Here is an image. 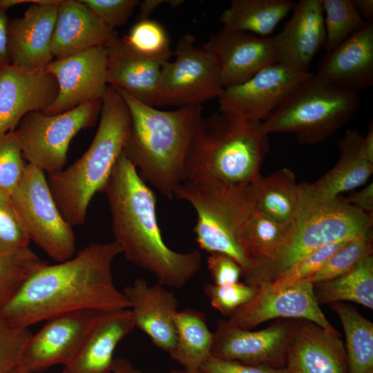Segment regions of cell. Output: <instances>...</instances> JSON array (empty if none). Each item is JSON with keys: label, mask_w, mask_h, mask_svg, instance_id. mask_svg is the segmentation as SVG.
Returning <instances> with one entry per match:
<instances>
[{"label": "cell", "mask_w": 373, "mask_h": 373, "mask_svg": "<svg viewBox=\"0 0 373 373\" xmlns=\"http://www.w3.org/2000/svg\"><path fill=\"white\" fill-rule=\"evenodd\" d=\"M122 253L115 241L94 242L66 260L46 264L0 307V317L12 326L28 327L78 310L129 309L112 274V263Z\"/></svg>", "instance_id": "obj_1"}, {"label": "cell", "mask_w": 373, "mask_h": 373, "mask_svg": "<svg viewBox=\"0 0 373 373\" xmlns=\"http://www.w3.org/2000/svg\"><path fill=\"white\" fill-rule=\"evenodd\" d=\"M115 241L126 260L153 274L158 284L182 287L200 269L198 250L180 253L168 247L156 216L155 193L124 153L103 190Z\"/></svg>", "instance_id": "obj_2"}, {"label": "cell", "mask_w": 373, "mask_h": 373, "mask_svg": "<svg viewBox=\"0 0 373 373\" xmlns=\"http://www.w3.org/2000/svg\"><path fill=\"white\" fill-rule=\"evenodd\" d=\"M117 90L131 116L124 155L145 182L171 200L184 182L186 159L203 118L202 107L197 104L162 111Z\"/></svg>", "instance_id": "obj_3"}, {"label": "cell", "mask_w": 373, "mask_h": 373, "mask_svg": "<svg viewBox=\"0 0 373 373\" xmlns=\"http://www.w3.org/2000/svg\"><path fill=\"white\" fill-rule=\"evenodd\" d=\"M101 100L99 126L89 148L69 167L46 178L58 209L72 227L84 223L91 200L103 191L128 137L131 116L122 95L108 86Z\"/></svg>", "instance_id": "obj_4"}, {"label": "cell", "mask_w": 373, "mask_h": 373, "mask_svg": "<svg viewBox=\"0 0 373 373\" xmlns=\"http://www.w3.org/2000/svg\"><path fill=\"white\" fill-rule=\"evenodd\" d=\"M261 122L220 111L202 118L186 156L184 182H254L269 150Z\"/></svg>", "instance_id": "obj_5"}, {"label": "cell", "mask_w": 373, "mask_h": 373, "mask_svg": "<svg viewBox=\"0 0 373 373\" xmlns=\"http://www.w3.org/2000/svg\"><path fill=\"white\" fill-rule=\"evenodd\" d=\"M298 204L289 242L275 262L246 283L257 289L271 283L300 258L325 245L353 238L372 227V215L346 203L312 196L305 184H298Z\"/></svg>", "instance_id": "obj_6"}, {"label": "cell", "mask_w": 373, "mask_h": 373, "mask_svg": "<svg viewBox=\"0 0 373 373\" xmlns=\"http://www.w3.org/2000/svg\"><path fill=\"white\" fill-rule=\"evenodd\" d=\"M360 104L358 93L312 74L261 125L267 135L292 133L298 143L316 144L333 136Z\"/></svg>", "instance_id": "obj_7"}, {"label": "cell", "mask_w": 373, "mask_h": 373, "mask_svg": "<svg viewBox=\"0 0 373 373\" xmlns=\"http://www.w3.org/2000/svg\"><path fill=\"white\" fill-rule=\"evenodd\" d=\"M174 198L188 202L196 213L193 228L199 247L210 254L221 253L235 260L242 274L250 262L238 242V236L254 209L250 184L184 182Z\"/></svg>", "instance_id": "obj_8"}, {"label": "cell", "mask_w": 373, "mask_h": 373, "mask_svg": "<svg viewBox=\"0 0 373 373\" xmlns=\"http://www.w3.org/2000/svg\"><path fill=\"white\" fill-rule=\"evenodd\" d=\"M101 107L99 99L56 115L26 114L15 130L23 159L48 175L63 170L72 139L95 124Z\"/></svg>", "instance_id": "obj_9"}, {"label": "cell", "mask_w": 373, "mask_h": 373, "mask_svg": "<svg viewBox=\"0 0 373 373\" xmlns=\"http://www.w3.org/2000/svg\"><path fill=\"white\" fill-rule=\"evenodd\" d=\"M10 198L30 241L57 262L73 256L75 233L58 209L42 171L26 163Z\"/></svg>", "instance_id": "obj_10"}, {"label": "cell", "mask_w": 373, "mask_h": 373, "mask_svg": "<svg viewBox=\"0 0 373 373\" xmlns=\"http://www.w3.org/2000/svg\"><path fill=\"white\" fill-rule=\"evenodd\" d=\"M195 43L193 35H182L174 50L175 59L162 63L156 106L201 105L222 94L216 58Z\"/></svg>", "instance_id": "obj_11"}, {"label": "cell", "mask_w": 373, "mask_h": 373, "mask_svg": "<svg viewBox=\"0 0 373 373\" xmlns=\"http://www.w3.org/2000/svg\"><path fill=\"white\" fill-rule=\"evenodd\" d=\"M312 74L283 63L269 65L247 81L224 88L218 97L219 111L262 122Z\"/></svg>", "instance_id": "obj_12"}, {"label": "cell", "mask_w": 373, "mask_h": 373, "mask_svg": "<svg viewBox=\"0 0 373 373\" xmlns=\"http://www.w3.org/2000/svg\"><path fill=\"white\" fill-rule=\"evenodd\" d=\"M46 69L58 84L55 101L43 113L59 114L90 102L99 100L107 87V50L96 47L54 59Z\"/></svg>", "instance_id": "obj_13"}, {"label": "cell", "mask_w": 373, "mask_h": 373, "mask_svg": "<svg viewBox=\"0 0 373 373\" xmlns=\"http://www.w3.org/2000/svg\"><path fill=\"white\" fill-rule=\"evenodd\" d=\"M294 327L278 322L258 331H250L219 321L213 332L211 356L247 365L283 367Z\"/></svg>", "instance_id": "obj_14"}, {"label": "cell", "mask_w": 373, "mask_h": 373, "mask_svg": "<svg viewBox=\"0 0 373 373\" xmlns=\"http://www.w3.org/2000/svg\"><path fill=\"white\" fill-rule=\"evenodd\" d=\"M102 312L78 310L47 321L31 336L19 367L36 373L57 364L66 365L77 353Z\"/></svg>", "instance_id": "obj_15"}, {"label": "cell", "mask_w": 373, "mask_h": 373, "mask_svg": "<svg viewBox=\"0 0 373 373\" xmlns=\"http://www.w3.org/2000/svg\"><path fill=\"white\" fill-rule=\"evenodd\" d=\"M278 318H301L329 332H337L321 309L314 284L308 282L276 290L258 288L256 296L233 312L226 321L232 326L250 329Z\"/></svg>", "instance_id": "obj_16"}, {"label": "cell", "mask_w": 373, "mask_h": 373, "mask_svg": "<svg viewBox=\"0 0 373 373\" xmlns=\"http://www.w3.org/2000/svg\"><path fill=\"white\" fill-rule=\"evenodd\" d=\"M58 84L46 68L7 64L0 68V137L30 112L44 113L55 101Z\"/></svg>", "instance_id": "obj_17"}, {"label": "cell", "mask_w": 373, "mask_h": 373, "mask_svg": "<svg viewBox=\"0 0 373 373\" xmlns=\"http://www.w3.org/2000/svg\"><path fill=\"white\" fill-rule=\"evenodd\" d=\"M202 48L216 58L223 88L242 84L265 67L280 63L273 37L222 28Z\"/></svg>", "instance_id": "obj_18"}, {"label": "cell", "mask_w": 373, "mask_h": 373, "mask_svg": "<svg viewBox=\"0 0 373 373\" xmlns=\"http://www.w3.org/2000/svg\"><path fill=\"white\" fill-rule=\"evenodd\" d=\"M61 0H32L21 17L9 19L8 53L12 65L46 68L54 60L51 46Z\"/></svg>", "instance_id": "obj_19"}, {"label": "cell", "mask_w": 373, "mask_h": 373, "mask_svg": "<svg viewBox=\"0 0 373 373\" xmlns=\"http://www.w3.org/2000/svg\"><path fill=\"white\" fill-rule=\"evenodd\" d=\"M285 367L289 373H347L345 349L339 333L305 320L294 328Z\"/></svg>", "instance_id": "obj_20"}, {"label": "cell", "mask_w": 373, "mask_h": 373, "mask_svg": "<svg viewBox=\"0 0 373 373\" xmlns=\"http://www.w3.org/2000/svg\"><path fill=\"white\" fill-rule=\"evenodd\" d=\"M122 293L129 303L135 327L170 354L176 340L173 316L178 311V300L174 293L158 283L150 285L143 278L135 279Z\"/></svg>", "instance_id": "obj_21"}, {"label": "cell", "mask_w": 373, "mask_h": 373, "mask_svg": "<svg viewBox=\"0 0 373 373\" xmlns=\"http://www.w3.org/2000/svg\"><path fill=\"white\" fill-rule=\"evenodd\" d=\"M280 63L307 73L323 47L325 29L322 0H300L283 29L273 37Z\"/></svg>", "instance_id": "obj_22"}, {"label": "cell", "mask_w": 373, "mask_h": 373, "mask_svg": "<svg viewBox=\"0 0 373 373\" xmlns=\"http://www.w3.org/2000/svg\"><path fill=\"white\" fill-rule=\"evenodd\" d=\"M342 88L358 93L373 84V21H368L323 57L315 74Z\"/></svg>", "instance_id": "obj_23"}, {"label": "cell", "mask_w": 373, "mask_h": 373, "mask_svg": "<svg viewBox=\"0 0 373 373\" xmlns=\"http://www.w3.org/2000/svg\"><path fill=\"white\" fill-rule=\"evenodd\" d=\"M135 327L130 309L102 312L62 373H112L115 350Z\"/></svg>", "instance_id": "obj_24"}, {"label": "cell", "mask_w": 373, "mask_h": 373, "mask_svg": "<svg viewBox=\"0 0 373 373\" xmlns=\"http://www.w3.org/2000/svg\"><path fill=\"white\" fill-rule=\"evenodd\" d=\"M118 34L104 24L81 0H61L51 50L55 59L65 58L90 48L106 47Z\"/></svg>", "instance_id": "obj_25"}, {"label": "cell", "mask_w": 373, "mask_h": 373, "mask_svg": "<svg viewBox=\"0 0 373 373\" xmlns=\"http://www.w3.org/2000/svg\"><path fill=\"white\" fill-rule=\"evenodd\" d=\"M105 48L108 86L127 93L142 104L155 107L163 62L137 55L118 35Z\"/></svg>", "instance_id": "obj_26"}, {"label": "cell", "mask_w": 373, "mask_h": 373, "mask_svg": "<svg viewBox=\"0 0 373 373\" xmlns=\"http://www.w3.org/2000/svg\"><path fill=\"white\" fill-rule=\"evenodd\" d=\"M340 158L337 164L319 180L305 183L314 197L333 200L339 195L363 185L373 172V155L366 149L363 136L349 129L339 140Z\"/></svg>", "instance_id": "obj_27"}, {"label": "cell", "mask_w": 373, "mask_h": 373, "mask_svg": "<svg viewBox=\"0 0 373 373\" xmlns=\"http://www.w3.org/2000/svg\"><path fill=\"white\" fill-rule=\"evenodd\" d=\"M294 223L278 222L254 207L238 236V242L250 262L242 276L247 281L275 262L287 247Z\"/></svg>", "instance_id": "obj_28"}, {"label": "cell", "mask_w": 373, "mask_h": 373, "mask_svg": "<svg viewBox=\"0 0 373 373\" xmlns=\"http://www.w3.org/2000/svg\"><path fill=\"white\" fill-rule=\"evenodd\" d=\"M295 6L290 0H232L219 21L226 30L269 37Z\"/></svg>", "instance_id": "obj_29"}, {"label": "cell", "mask_w": 373, "mask_h": 373, "mask_svg": "<svg viewBox=\"0 0 373 373\" xmlns=\"http://www.w3.org/2000/svg\"><path fill=\"white\" fill-rule=\"evenodd\" d=\"M255 209L285 224L294 223L299 198L298 184L291 170L283 168L261 175L250 184Z\"/></svg>", "instance_id": "obj_30"}, {"label": "cell", "mask_w": 373, "mask_h": 373, "mask_svg": "<svg viewBox=\"0 0 373 373\" xmlns=\"http://www.w3.org/2000/svg\"><path fill=\"white\" fill-rule=\"evenodd\" d=\"M176 340L171 358L183 369L198 370L211 356L213 333L209 329L205 314L194 309L176 311L173 316Z\"/></svg>", "instance_id": "obj_31"}, {"label": "cell", "mask_w": 373, "mask_h": 373, "mask_svg": "<svg viewBox=\"0 0 373 373\" xmlns=\"http://www.w3.org/2000/svg\"><path fill=\"white\" fill-rule=\"evenodd\" d=\"M343 327L347 373H373V324L354 307L332 303Z\"/></svg>", "instance_id": "obj_32"}, {"label": "cell", "mask_w": 373, "mask_h": 373, "mask_svg": "<svg viewBox=\"0 0 373 373\" xmlns=\"http://www.w3.org/2000/svg\"><path fill=\"white\" fill-rule=\"evenodd\" d=\"M318 305L343 300L373 309V257L363 259L352 269L334 279L316 283Z\"/></svg>", "instance_id": "obj_33"}, {"label": "cell", "mask_w": 373, "mask_h": 373, "mask_svg": "<svg viewBox=\"0 0 373 373\" xmlns=\"http://www.w3.org/2000/svg\"><path fill=\"white\" fill-rule=\"evenodd\" d=\"M46 264L29 247L12 251H0V307Z\"/></svg>", "instance_id": "obj_34"}, {"label": "cell", "mask_w": 373, "mask_h": 373, "mask_svg": "<svg viewBox=\"0 0 373 373\" xmlns=\"http://www.w3.org/2000/svg\"><path fill=\"white\" fill-rule=\"evenodd\" d=\"M326 52L361 30L368 21L360 15L353 0H322Z\"/></svg>", "instance_id": "obj_35"}, {"label": "cell", "mask_w": 373, "mask_h": 373, "mask_svg": "<svg viewBox=\"0 0 373 373\" xmlns=\"http://www.w3.org/2000/svg\"><path fill=\"white\" fill-rule=\"evenodd\" d=\"M372 229L353 238L336 250L312 276L300 282L312 284L325 282L343 275L365 258L372 255Z\"/></svg>", "instance_id": "obj_36"}, {"label": "cell", "mask_w": 373, "mask_h": 373, "mask_svg": "<svg viewBox=\"0 0 373 373\" xmlns=\"http://www.w3.org/2000/svg\"><path fill=\"white\" fill-rule=\"evenodd\" d=\"M122 37L133 52L148 59L164 62L174 55L169 35L156 21L138 20Z\"/></svg>", "instance_id": "obj_37"}, {"label": "cell", "mask_w": 373, "mask_h": 373, "mask_svg": "<svg viewBox=\"0 0 373 373\" xmlns=\"http://www.w3.org/2000/svg\"><path fill=\"white\" fill-rule=\"evenodd\" d=\"M350 239L333 242L317 249L300 258L277 276L271 283L262 286L268 290H276L298 283L314 274L329 257Z\"/></svg>", "instance_id": "obj_38"}, {"label": "cell", "mask_w": 373, "mask_h": 373, "mask_svg": "<svg viewBox=\"0 0 373 373\" xmlns=\"http://www.w3.org/2000/svg\"><path fill=\"white\" fill-rule=\"evenodd\" d=\"M26 165L15 131L0 137V194L12 195Z\"/></svg>", "instance_id": "obj_39"}, {"label": "cell", "mask_w": 373, "mask_h": 373, "mask_svg": "<svg viewBox=\"0 0 373 373\" xmlns=\"http://www.w3.org/2000/svg\"><path fill=\"white\" fill-rule=\"evenodd\" d=\"M32 334L28 327L12 326L0 317V373L19 367Z\"/></svg>", "instance_id": "obj_40"}, {"label": "cell", "mask_w": 373, "mask_h": 373, "mask_svg": "<svg viewBox=\"0 0 373 373\" xmlns=\"http://www.w3.org/2000/svg\"><path fill=\"white\" fill-rule=\"evenodd\" d=\"M203 289L212 307L228 316L249 302L258 292L257 288L240 282L224 285L208 283Z\"/></svg>", "instance_id": "obj_41"}, {"label": "cell", "mask_w": 373, "mask_h": 373, "mask_svg": "<svg viewBox=\"0 0 373 373\" xmlns=\"http://www.w3.org/2000/svg\"><path fill=\"white\" fill-rule=\"evenodd\" d=\"M30 242L10 196L0 194V251L28 247Z\"/></svg>", "instance_id": "obj_42"}, {"label": "cell", "mask_w": 373, "mask_h": 373, "mask_svg": "<svg viewBox=\"0 0 373 373\" xmlns=\"http://www.w3.org/2000/svg\"><path fill=\"white\" fill-rule=\"evenodd\" d=\"M107 26L115 29L126 23L139 0H81Z\"/></svg>", "instance_id": "obj_43"}, {"label": "cell", "mask_w": 373, "mask_h": 373, "mask_svg": "<svg viewBox=\"0 0 373 373\" xmlns=\"http://www.w3.org/2000/svg\"><path fill=\"white\" fill-rule=\"evenodd\" d=\"M207 267L215 285L236 283L242 276V269L238 262L224 254H210L207 258Z\"/></svg>", "instance_id": "obj_44"}, {"label": "cell", "mask_w": 373, "mask_h": 373, "mask_svg": "<svg viewBox=\"0 0 373 373\" xmlns=\"http://www.w3.org/2000/svg\"><path fill=\"white\" fill-rule=\"evenodd\" d=\"M203 373H289L285 367L247 365L210 356L201 365Z\"/></svg>", "instance_id": "obj_45"}, {"label": "cell", "mask_w": 373, "mask_h": 373, "mask_svg": "<svg viewBox=\"0 0 373 373\" xmlns=\"http://www.w3.org/2000/svg\"><path fill=\"white\" fill-rule=\"evenodd\" d=\"M341 199L367 214L372 215L373 211V184L371 182L362 190L355 192L345 198Z\"/></svg>", "instance_id": "obj_46"}, {"label": "cell", "mask_w": 373, "mask_h": 373, "mask_svg": "<svg viewBox=\"0 0 373 373\" xmlns=\"http://www.w3.org/2000/svg\"><path fill=\"white\" fill-rule=\"evenodd\" d=\"M8 21L6 12L0 8V68L10 64L8 53Z\"/></svg>", "instance_id": "obj_47"}, {"label": "cell", "mask_w": 373, "mask_h": 373, "mask_svg": "<svg viewBox=\"0 0 373 373\" xmlns=\"http://www.w3.org/2000/svg\"><path fill=\"white\" fill-rule=\"evenodd\" d=\"M183 2L182 0H146L139 4L140 15L138 20L149 19V17L153 10L163 3H168L171 8H175L183 3Z\"/></svg>", "instance_id": "obj_48"}, {"label": "cell", "mask_w": 373, "mask_h": 373, "mask_svg": "<svg viewBox=\"0 0 373 373\" xmlns=\"http://www.w3.org/2000/svg\"><path fill=\"white\" fill-rule=\"evenodd\" d=\"M361 16L365 21L372 20L373 1L372 0H353Z\"/></svg>", "instance_id": "obj_49"}, {"label": "cell", "mask_w": 373, "mask_h": 373, "mask_svg": "<svg viewBox=\"0 0 373 373\" xmlns=\"http://www.w3.org/2000/svg\"><path fill=\"white\" fill-rule=\"evenodd\" d=\"M112 373H141L132 363L124 358H115Z\"/></svg>", "instance_id": "obj_50"}, {"label": "cell", "mask_w": 373, "mask_h": 373, "mask_svg": "<svg viewBox=\"0 0 373 373\" xmlns=\"http://www.w3.org/2000/svg\"><path fill=\"white\" fill-rule=\"evenodd\" d=\"M31 2L32 0H0V8L7 12L8 9L16 5Z\"/></svg>", "instance_id": "obj_51"}, {"label": "cell", "mask_w": 373, "mask_h": 373, "mask_svg": "<svg viewBox=\"0 0 373 373\" xmlns=\"http://www.w3.org/2000/svg\"><path fill=\"white\" fill-rule=\"evenodd\" d=\"M169 373H203L200 370H171Z\"/></svg>", "instance_id": "obj_52"}, {"label": "cell", "mask_w": 373, "mask_h": 373, "mask_svg": "<svg viewBox=\"0 0 373 373\" xmlns=\"http://www.w3.org/2000/svg\"><path fill=\"white\" fill-rule=\"evenodd\" d=\"M10 373H30V372L19 367L15 369L14 370H12Z\"/></svg>", "instance_id": "obj_53"}]
</instances>
